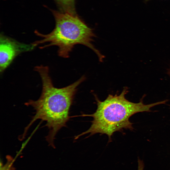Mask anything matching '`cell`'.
<instances>
[{
    "instance_id": "5b68a950",
    "label": "cell",
    "mask_w": 170,
    "mask_h": 170,
    "mask_svg": "<svg viewBox=\"0 0 170 170\" xmlns=\"http://www.w3.org/2000/svg\"><path fill=\"white\" fill-rule=\"evenodd\" d=\"M63 12L75 14L74 0H55Z\"/></svg>"
},
{
    "instance_id": "3957f363",
    "label": "cell",
    "mask_w": 170,
    "mask_h": 170,
    "mask_svg": "<svg viewBox=\"0 0 170 170\" xmlns=\"http://www.w3.org/2000/svg\"><path fill=\"white\" fill-rule=\"evenodd\" d=\"M55 20L54 29L48 34L35 31V33L41 39L31 43L35 47L43 49L51 46L58 47V55L64 58L69 57L74 46L80 44L87 46L97 55L100 62L105 58L92 43L95 37L92 30L75 14L53 10Z\"/></svg>"
},
{
    "instance_id": "8992f818",
    "label": "cell",
    "mask_w": 170,
    "mask_h": 170,
    "mask_svg": "<svg viewBox=\"0 0 170 170\" xmlns=\"http://www.w3.org/2000/svg\"><path fill=\"white\" fill-rule=\"evenodd\" d=\"M138 170H143L144 168V164L143 162L139 159H138Z\"/></svg>"
},
{
    "instance_id": "52a82bcc",
    "label": "cell",
    "mask_w": 170,
    "mask_h": 170,
    "mask_svg": "<svg viewBox=\"0 0 170 170\" xmlns=\"http://www.w3.org/2000/svg\"><path fill=\"white\" fill-rule=\"evenodd\" d=\"M168 73L169 74V75L170 76V69H169V71H168Z\"/></svg>"
},
{
    "instance_id": "ba28073f",
    "label": "cell",
    "mask_w": 170,
    "mask_h": 170,
    "mask_svg": "<svg viewBox=\"0 0 170 170\" xmlns=\"http://www.w3.org/2000/svg\"><path fill=\"white\" fill-rule=\"evenodd\" d=\"M146 1H148V0H146Z\"/></svg>"
},
{
    "instance_id": "6da1fadb",
    "label": "cell",
    "mask_w": 170,
    "mask_h": 170,
    "mask_svg": "<svg viewBox=\"0 0 170 170\" xmlns=\"http://www.w3.org/2000/svg\"><path fill=\"white\" fill-rule=\"evenodd\" d=\"M35 69L41 79L42 92L38 99L30 100L25 103L26 106L32 107L35 113L20 138L24 139L32 124L40 119L46 122V126L49 129L48 133L45 137L46 140L50 145L54 147L56 134L60 129L66 126L70 117L69 111L77 88L86 78L82 76L70 85L57 88L53 85L48 67L38 65L36 66Z\"/></svg>"
},
{
    "instance_id": "7a4b0ae2",
    "label": "cell",
    "mask_w": 170,
    "mask_h": 170,
    "mask_svg": "<svg viewBox=\"0 0 170 170\" xmlns=\"http://www.w3.org/2000/svg\"><path fill=\"white\" fill-rule=\"evenodd\" d=\"M128 92V89L126 87L120 94H109L103 101L95 95L97 105L95 111L91 114L81 115L93 118L91 125L87 130L75 136V139L85 134H88L89 136L99 133L107 135L109 141H110L115 132L124 129H133L129 120L132 115L139 112L150 111L153 106L167 102L164 100L146 105L141 100L139 103H133L126 98Z\"/></svg>"
},
{
    "instance_id": "277c9868",
    "label": "cell",
    "mask_w": 170,
    "mask_h": 170,
    "mask_svg": "<svg viewBox=\"0 0 170 170\" xmlns=\"http://www.w3.org/2000/svg\"><path fill=\"white\" fill-rule=\"evenodd\" d=\"M36 47L32 43L18 41L1 34L0 37V71L1 73L10 65L14 59L21 53L33 50Z\"/></svg>"
}]
</instances>
